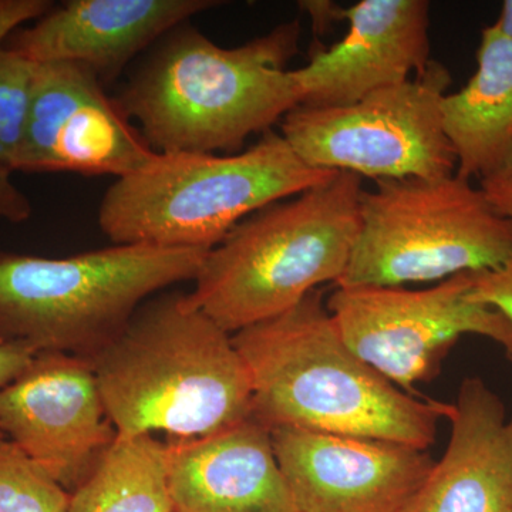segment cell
<instances>
[{
    "instance_id": "1",
    "label": "cell",
    "mask_w": 512,
    "mask_h": 512,
    "mask_svg": "<svg viewBox=\"0 0 512 512\" xmlns=\"http://www.w3.org/2000/svg\"><path fill=\"white\" fill-rule=\"evenodd\" d=\"M252 380V419L429 450L451 404L403 392L346 345L316 289L232 336Z\"/></svg>"
},
{
    "instance_id": "2",
    "label": "cell",
    "mask_w": 512,
    "mask_h": 512,
    "mask_svg": "<svg viewBox=\"0 0 512 512\" xmlns=\"http://www.w3.org/2000/svg\"><path fill=\"white\" fill-rule=\"evenodd\" d=\"M299 37L301 23L292 20L225 49L178 26L128 80L117 104L156 153L235 154L301 104L293 70L286 69Z\"/></svg>"
},
{
    "instance_id": "3",
    "label": "cell",
    "mask_w": 512,
    "mask_h": 512,
    "mask_svg": "<svg viewBox=\"0 0 512 512\" xmlns=\"http://www.w3.org/2000/svg\"><path fill=\"white\" fill-rule=\"evenodd\" d=\"M92 363L119 436L160 431L175 440L198 439L251 417L247 363L232 336L184 293L144 302Z\"/></svg>"
},
{
    "instance_id": "4",
    "label": "cell",
    "mask_w": 512,
    "mask_h": 512,
    "mask_svg": "<svg viewBox=\"0 0 512 512\" xmlns=\"http://www.w3.org/2000/svg\"><path fill=\"white\" fill-rule=\"evenodd\" d=\"M362 191L359 175L339 171L249 215L205 256L188 302L238 333L338 284L359 235Z\"/></svg>"
},
{
    "instance_id": "5",
    "label": "cell",
    "mask_w": 512,
    "mask_h": 512,
    "mask_svg": "<svg viewBox=\"0 0 512 512\" xmlns=\"http://www.w3.org/2000/svg\"><path fill=\"white\" fill-rule=\"evenodd\" d=\"M338 173L303 163L272 130L244 153H156L114 181L99 225L114 245L211 251L249 215Z\"/></svg>"
},
{
    "instance_id": "6",
    "label": "cell",
    "mask_w": 512,
    "mask_h": 512,
    "mask_svg": "<svg viewBox=\"0 0 512 512\" xmlns=\"http://www.w3.org/2000/svg\"><path fill=\"white\" fill-rule=\"evenodd\" d=\"M208 252L151 245L66 258L0 252V340L93 362L144 302L195 281Z\"/></svg>"
},
{
    "instance_id": "7",
    "label": "cell",
    "mask_w": 512,
    "mask_h": 512,
    "mask_svg": "<svg viewBox=\"0 0 512 512\" xmlns=\"http://www.w3.org/2000/svg\"><path fill=\"white\" fill-rule=\"evenodd\" d=\"M512 254V222L471 180L376 181L360 195V228L338 288L403 286L491 271Z\"/></svg>"
},
{
    "instance_id": "8",
    "label": "cell",
    "mask_w": 512,
    "mask_h": 512,
    "mask_svg": "<svg viewBox=\"0 0 512 512\" xmlns=\"http://www.w3.org/2000/svg\"><path fill=\"white\" fill-rule=\"evenodd\" d=\"M450 84L447 67L431 60L409 82L349 106L295 107L281 134L303 163L319 170L375 181L450 177L457 158L441 116Z\"/></svg>"
},
{
    "instance_id": "9",
    "label": "cell",
    "mask_w": 512,
    "mask_h": 512,
    "mask_svg": "<svg viewBox=\"0 0 512 512\" xmlns=\"http://www.w3.org/2000/svg\"><path fill=\"white\" fill-rule=\"evenodd\" d=\"M474 272L410 291L403 286L338 288L326 308L353 352L403 392L439 373L450 349L466 335L483 336L512 362V325L473 298Z\"/></svg>"
},
{
    "instance_id": "10",
    "label": "cell",
    "mask_w": 512,
    "mask_h": 512,
    "mask_svg": "<svg viewBox=\"0 0 512 512\" xmlns=\"http://www.w3.org/2000/svg\"><path fill=\"white\" fill-rule=\"evenodd\" d=\"M0 431L72 493L117 437L90 360L36 353L0 389Z\"/></svg>"
},
{
    "instance_id": "11",
    "label": "cell",
    "mask_w": 512,
    "mask_h": 512,
    "mask_svg": "<svg viewBox=\"0 0 512 512\" xmlns=\"http://www.w3.org/2000/svg\"><path fill=\"white\" fill-rule=\"evenodd\" d=\"M154 156L92 70L69 62L37 63L16 171L121 178Z\"/></svg>"
},
{
    "instance_id": "12",
    "label": "cell",
    "mask_w": 512,
    "mask_h": 512,
    "mask_svg": "<svg viewBox=\"0 0 512 512\" xmlns=\"http://www.w3.org/2000/svg\"><path fill=\"white\" fill-rule=\"evenodd\" d=\"M271 437L301 512H400L434 464L427 450L392 441L292 427Z\"/></svg>"
},
{
    "instance_id": "13",
    "label": "cell",
    "mask_w": 512,
    "mask_h": 512,
    "mask_svg": "<svg viewBox=\"0 0 512 512\" xmlns=\"http://www.w3.org/2000/svg\"><path fill=\"white\" fill-rule=\"evenodd\" d=\"M429 10L426 0H362L346 8V36L316 47L309 63L293 70L299 106H349L423 72L431 62Z\"/></svg>"
},
{
    "instance_id": "14",
    "label": "cell",
    "mask_w": 512,
    "mask_h": 512,
    "mask_svg": "<svg viewBox=\"0 0 512 512\" xmlns=\"http://www.w3.org/2000/svg\"><path fill=\"white\" fill-rule=\"evenodd\" d=\"M218 5L215 0H70L13 32L3 47L35 63L82 64L100 82H110L138 53Z\"/></svg>"
},
{
    "instance_id": "15",
    "label": "cell",
    "mask_w": 512,
    "mask_h": 512,
    "mask_svg": "<svg viewBox=\"0 0 512 512\" xmlns=\"http://www.w3.org/2000/svg\"><path fill=\"white\" fill-rule=\"evenodd\" d=\"M450 440L400 512H512V413L480 377L451 404Z\"/></svg>"
},
{
    "instance_id": "16",
    "label": "cell",
    "mask_w": 512,
    "mask_h": 512,
    "mask_svg": "<svg viewBox=\"0 0 512 512\" xmlns=\"http://www.w3.org/2000/svg\"><path fill=\"white\" fill-rule=\"evenodd\" d=\"M174 512H301L276 460L271 430L249 419L168 443Z\"/></svg>"
},
{
    "instance_id": "17",
    "label": "cell",
    "mask_w": 512,
    "mask_h": 512,
    "mask_svg": "<svg viewBox=\"0 0 512 512\" xmlns=\"http://www.w3.org/2000/svg\"><path fill=\"white\" fill-rule=\"evenodd\" d=\"M444 133L457 158L456 174L481 178L503 167L512 151V40L493 26L481 32L477 70L441 103Z\"/></svg>"
},
{
    "instance_id": "18",
    "label": "cell",
    "mask_w": 512,
    "mask_h": 512,
    "mask_svg": "<svg viewBox=\"0 0 512 512\" xmlns=\"http://www.w3.org/2000/svg\"><path fill=\"white\" fill-rule=\"evenodd\" d=\"M67 512H174L168 443L153 434L119 436L70 493Z\"/></svg>"
},
{
    "instance_id": "19",
    "label": "cell",
    "mask_w": 512,
    "mask_h": 512,
    "mask_svg": "<svg viewBox=\"0 0 512 512\" xmlns=\"http://www.w3.org/2000/svg\"><path fill=\"white\" fill-rule=\"evenodd\" d=\"M69 498L16 444L0 439V512H67Z\"/></svg>"
},
{
    "instance_id": "20",
    "label": "cell",
    "mask_w": 512,
    "mask_h": 512,
    "mask_svg": "<svg viewBox=\"0 0 512 512\" xmlns=\"http://www.w3.org/2000/svg\"><path fill=\"white\" fill-rule=\"evenodd\" d=\"M37 63L0 47V164L16 171L25 143Z\"/></svg>"
},
{
    "instance_id": "21",
    "label": "cell",
    "mask_w": 512,
    "mask_h": 512,
    "mask_svg": "<svg viewBox=\"0 0 512 512\" xmlns=\"http://www.w3.org/2000/svg\"><path fill=\"white\" fill-rule=\"evenodd\" d=\"M473 298L500 312L512 325V254L498 268L474 272Z\"/></svg>"
},
{
    "instance_id": "22",
    "label": "cell",
    "mask_w": 512,
    "mask_h": 512,
    "mask_svg": "<svg viewBox=\"0 0 512 512\" xmlns=\"http://www.w3.org/2000/svg\"><path fill=\"white\" fill-rule=\"evenodd\" d=\"M49 0H0V47L13 32L52 9Z\"/></svg>"
},
{
    "instance_id": "23",
    "label": "cell",
    "mask_w": 512,
    "mask_h": 512,
    "mask_svg": "<svg viewBox=\"0 0 512 512\" xmlns=\"http://www.w3.org/2000/svg\"><path fill=\"white\" fill-rule=\"evenodd\" d=\"M478 188L483 191L493 210L512 222V151L503 167L481 178Z\"/></svg>"
},
{
    "instance_id": "24",
    "label": "cell",
    "mask_w": 512,
    "mask_h": 512,
    "mask_svg": "<svg viewBox=\"0 0 512 512\" xmlns=\"http://www.w3.org/2000/svg\"><path fill=\"white\" fill-rule=\"evenodd\" d=\"M13 171L6 165L0 164V218L22 224L32 217V204L29 198L13 184Z\"/></svg>"
},
{
    "instance_id": "25",
    "label": "cell",
    "mask_w": 512,
    "mask_h": 512,
    "mask_svg": "<svg viewBox=\"0 0 512 512\" xmlns=\"http://www.w3.org/2000/svg\"><path fill=\"white\" fill-rule=\"evenodd\" d=\"M35 355L36 353L23 343L0 340V389L18 379ZM0 439H5L2 431Z\"/></svg>"
},
{
    "instance_id": "26",
    "label": "cell",
    "mask_w": 512,
    "mask_h": 512,
    "mask_svg": "<svg viewBox=\"0 0 512 512\" xmlns=\"http://www.w3.org/2000/svg\"><path fill=\"white\" fill-rule=\"evenodd\" d=\"M299 6L311 18L315 35L328 32L335 23L343 20V12H345V8L329 0H305V2H299Z\"/></svg>"
},
{
    "instance_id": "27",
    "label": "cell",
    "mask_w": 512,
    "mask_h": 512,
    "mask_svg": "<svg viewBox=\"0 0 512 512\" xmlns=\"http://www.w3.org/2000/svg\"><path fill=\"white\" fill-rule=\"evenodd\" d=\"M493 28L507 39L512 40V0H505Z\"/></svg>"
}]
</instances>
